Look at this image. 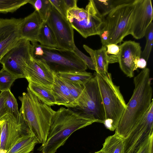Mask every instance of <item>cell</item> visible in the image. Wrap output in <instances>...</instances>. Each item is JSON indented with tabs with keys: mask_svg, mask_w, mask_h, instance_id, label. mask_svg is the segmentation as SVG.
Listing matches in <instances>:
<instances>
[{
	"mask_svg": "<svg viewBox=\"0 0 153 153\" xmlns=\"http://www.w3.org/2000/svg\"><path fill=\"white\" fill-rule=\"evenodd\" d=\"M152 79L147 68L134 79V88L115 130V133L126 139L153 104Z\"/></svg>",
	"mask_w": 153,
	"mask_h": 153,
	"instance_id": "6da1fadb",
	"label": "cell"
},
{
	"mask_svg": "<svg viewBox=\"0 0 153 153\" xmlns=\"http://www.w3.org/2000/svg\"><path fill=\"white\" fill-rule=\"evenodd\" d=\"M93 123L77 115L69 108L61 107L53 115L46 140L39 148L42 153H55L76 131Z\"/></svg>",
	"mask_w": 153,
	"mask_h": 153,
	"instance_id": "7a4b0ae2",
	"label": "cell"
},
{
	"mask_svg": "<svg viewBox=\"0 0 153 153\" xmlns=\"http://www.w3.org/2000/svg\"><path fill=\"white\" fill-rule=\"evenodd\" d=\"M27 91L19 97L22 103L19 113L38 143L42 145L46 140L51 120L56 111L41 101L28 87Z\"/></svg>",
	"mask_w": 153,
	"mask_h": 153,
	"instance_id": "3957f363",
	"label": "cell"
},
{
	"mask_svg": "<svg viewBox=\"0 0 153 153\" xmlns=\"http://www.w3.org/2000/svg\"><path fill=\"white\" fill-rule=\"evenodd\" d=\"M32 43L33 58L45 63L55 74L85 71L87 66L73 51L45 47Z\"/></svg>",
	"mask_w": 153,
	"mask_h": 153,
	"instance_id": "277c9868",
	"label": "cell"
},
{
	"mask_svg": "<svg viewBox=\"0 0 153 153\" xmlns=\"http://www.w3.org/2000/svg\"><path fill=\"white\" fill-rule=\"evenodd\" d=\"M96 73L105 111L103 124L107 128L113 131L117 126L126 104L120 87L113 82L111 74Z\"/></svg>",
	"mask_w": 153,
	"mask_h": 153,
	"instance_id": "5b68a950",
	"label": "cell"
},
{
	"mask_svg": "<svg viewBox=\"0 0 153 153\" xmlns=\"http://www.w3.org/2000/svg\"><path fill=\"white\" fill-rule=\"evenodd\" d=\"M135 0H117L114 8L103 17L102 26L108 31V45L120 43L129 34Z\"/></svg>",
	"mask_w": 153,
	"mask_h": 153,
	"instance_id": "8992f818",
	"label": "cell"
},
{
	"mask_svg": "<svg viewBox=\"0 0 153 153\" xmlns=\"http://www.w3.org/2000/svg\"><path fill=\"white\" fill-rule=\"evenodd\" d=\"M75 107L69 108L79 117L93 123H104L105 114L96 72L77 100Z\"/></svg>",
	"mask_w": 153,
	"mask_h": 153,
	"instance_id": "52a82bcc",
	"label": "cell"
},
{
	"mask_svg": "<svg viewBox=\"0 0 153 153\" xmlns=\"http://www.w3.org/2000/svg\"><path fill=\"white\" fill-rule=\"evenodd\" d=\"M67 19L73 28L85 38L99 35L103 23L93 0L89 1L85 9L77 7L68 10Z\"/></svg>",
	"mask_w": 153,
	"mask_h": 153,
	"instance_id": "ba28073f",
	"label": "cell"
},
{
	"mask_svg": "<svg viewBox=\"0 0 153 153\" xmlns=\"http://www.w3.org/2000/svg\"><path fill=\"white\" fill-rule=\"evenodd\" d=\"M32 45L28 40L21 39L0 61L3 68L18 78H25V71L33 59Z\"/></svg>",
	"mask_w": 153,
	"mask_h": 153,
	"instance_id": "9c48e42d",
	"label": "cell"
},
{
	"mask_svg": "<svg viewBox=\"0 0 153 153\" xmlns=\"http://www.w3.org/2000/svg\"><path fill=\"white\" fill-rule=\"evenodd\" d=\"M153 136V104L125 139L124 153H137Z\"/></svg>",
	"mask_w": 153,
	"mask_h": 153,
	"instance_id": "30bf717a",
	"label": "cell"
},
{
	"mask_svg": "<svg viewBox=\"0 0 153 153\" xmlns=\"http://www.w3.org/2000/svg\"><path fill=\"white\" fill-rule=\"evenodd\" d=\"M55 36L58 48L73 51L75 44L74 29L67 18L53 6L46 20Z\"/></svg>",
	"mask_w": 153,
	"mask_h": 153,
	"instance_id": "8fae6325",
	"label": "cell"
},
{
	"mask_svg": "<svg viewBox=\"0 0 153 153\" xmlns=\"http://www.w3.org/2000/svg\"><path fill=\"white\" fill-rule=\"evenodd\" d=\"M153 19L152 0H135L129 34L137 39L142 38Z\"/></svg>",
	"mask_w": 153,
	"mask_h": 153,
	"instance_id": "7c38bea8",
	"label": "cell"
},
{
	"mask_svg": "<svg viewBox=\"0 0 153 153\" xmlns=\"http://www.w3.org/2000/svg\"><path fill=\"white\" fill-rule=\"evenodd\" d=\"M22 18H0V61L21 39Z\"/></svg>",
	"mask_w": 153,
	"mask_h": 153,
	"instance_id": "4fadbf2b",
	"label": "cell"
},
{
	"mask_svg": "<svg viewBox=\"0 0 153 153\" xmlns=\"http://www.w3.org/2000/svg\"><path fill=\"white\" fill-rule=\"evenodd\" d=\"M25 78L31 82L51 89L54 81V73L41 61L33 58L25 71Z\"/></svg>",
	"mask_w": 153,
	"mask_h": 153,
	"instance_id": "5bb4252c",
	"label": "cell"
},
{
	"mask_svg": "<svg viewBox=\"0 0 153 153\" xmlns=\"http://www.w3.org/2000/svg\"><path fill=\"white\" fill-rule=\"evenodd\" d=\"M118 63L120 69L129 78L134 76L135 63L141 58V48L134 41H125L121 45Z\"/></svg>",
	"mask_w": 153,
	"mask_h": 153,
	"instance_id": "9a60e30c",
	"label": "cell"
},
{
	"mask_svg": "<svg viewBox=\"0 0 153 153\" xmlns=\"http://www.w3.org/2000/svg\"><path fill=\"white\" fill-rule=\"evenodd\" d=\"M16 119L10 114L5 116L8 127V138L5 151L6 153L19 138L31 133L28 125L23 116Z\"/></svg>",
	"mask_w": 153,
	"mask_h": 153,
	"instance_id": "2e32d148",
	"label": "cell"
},
{
	"mask_svg": "<svg viewBox=\"0 0 153 153\" xmlns=\"http://www.w3.org/2000/svg\"><path fill=\"white\" fill-rule=\"evenodd\" d=\"M42 21L36 10L24 18L20 27L21 39L28 40L31 43L36 42V38Z\"/></svg>",
	"mask_w": 153,
	"mask_h": 153,
	"instance_id": "e0dca14e",
	"label": "cell"
},
{
	"mask_svg": "<svg viewBox=\"0 0 153 153\" xmlns=\"http://www.w3.org/2000/svg\"><path fill=\"white\" fill-rule=\"evenodd\" d=\"M54 75L51 90L55 98L56 105H63L68 108L75 107L77 103L72 96L68 88L57 74L54 73Z\"/></svg>",
	"mask_w": 153,
	"mask_h": 153,
	"instance_id": "ac0fdd59",
	"label": "cell"
},
{
	"mask_svg": "<svg viewBox=\"0 0 153 153\" xmlns=\"http://www.w3.org/2000/svg\"><path fill=\"white\" fill-rule=\"evenodd\" d=\"M83 47L90 54L96 69V72L99 74H105L108 72L109 58L107 54L106 46H102L98 50H94L84 45Z\"/></svg>",
	"mask_w": 153,
	"mask_h": 153,
	"instance_id": "d6986e66",
	"label": "cell"
},
{
	"mask_svg": "<svg viewBox=\"0 0 153 153\" xmlns=\"http://www.w3.org/2000/svg\"><path fill=\"white\" fill-rule=\"evenodd\" d=\"M38 143L33 135L30 134L19 139L6 153H33Z\"/></svg>",
	"mask_w": 153,
	"mask_h": 153,
	"instance_id": "ffe728a7",
	"label": "cell"
},
{
	"mask_svg": "<svg viewBox=\"0 0 153 153\" xmlns=\"http://www.w3.org/2000/svg\"><path fill=\"white\" fill-rule=\"evenodd\" d=\"M41 45L51 48H58L54 34L46 21H42L36 38Z\"/></svg>",
	"mask_w": 153,
	"mask_h": 153,
	"instance_id": "44dd1931",
	"label": "cell"
},
{
	"mask_svg": "<svg viewBox=\"0 0 153 153\" xmlns=\"http://www.w3.org/2000/svg\"><path fill=\"white\" fill-rule=\"evenodd\" d=\"M28 88L41 101L50 106L56 105L55 99L51 89L31 82H28Z\"/></svg>",
	"mask_w": 153,
	"mask_h": 153,
	"instance_id": "7402d4cb",
	"label": "cell"
},
{
	"mask_svg": "<svg viewBox=\"0 0 153 153\" xmlns=\"http://www.w3.org/2000/svg\"><path fill=\"white\" fill-rule=\"evenodd\" d=\"M124 140L115 133L106 138L101 150L105 153H124Z\"/></svg>",
	"mask_w": 153,
	"mask_h": 153,
	"instance_id": "603a6c76",
	"label": "cell"
},
{
	"mask_svg": "<svg viewBox=\"0 0 153 153\" xmlns=\"http://www.w3.org/2000/svg\"><path fill=\"white\" fill-rule=\"evenodd\" d=\"M57 74L62 79L84 85L93 76L92 73L86 71L73 73H60Z\"/></svg>",
	"mask_w": 153,
	"mask_h": 153,
	"instance_id": "cb8c5ba5",
	"label": "cell"
},
{
	"mask_svg": "<svg viewBox=\"0 0 153 153\" xmlns=\"http://www.w3.org/2000/svg\"><path fill=\"white\" fill-rule=\"evenodd\" d=\"M28 3L38 12L42 21H46L48 13L53 7L50 0H29Z\"/></svg>",
	"mask_w": 153,
	"mask_h": 153,
	"instance_id": "d4e9b609",
	"label": "cell"
},
{
	"mask_svg": "<svg viewBox=\"0 0 153 153\" xmlns=\"http://www.w3.org/2000/svg\"><path fill=\"white\" fill-rule=\"evenodd\" d=\"M29 0H0V13H13L28 3Z\"/></svg>",
	"mask_w": 153,
	"mask_h": 153,
	"instance_id": "484cf974",
	"label": "cell"
},
{
	"mask_svg": "<svg viewBox=\"0 0 153 153\" xmlns=\"http://www.w3.org/2000/svg\"><path fill=\"white\" fill-rule=\"evenodd\" d=\"M17 77L2 68L0 70V91L10 90V87Z\"/></svg>",
	"mask_w": 153,
	"mask_h": 153,
	"instance_id": "4316f807",
	"label": "cell"
},
{
	"mask_svg": "<svg viewBox=\"0 0 153 153\" xmlns=\"http://www.w3.org/2000/svg\"><path fill=\"white\" fill-rule=\"evenodd\" d=\"M5 104L7 111V114L12 115L16 119H19L20 114L17 100L10 90L6 91Z\"/></svg>",
	"mask_w": 153,
	"mask_h": 153,
	"instance_id": "83f0119b",
	"label": "cell"
},
{
	"mask_svg": "<svg viewBox=\"0 0 153 153\" xmlns=\"http://www.w3.org/2000/svg\"><path fill=\"white\" fill-rule=\"evenodd\" d=\"M145 36L146 39V43L144 49L142 51L141 57L147 62L149 57L152 48L153 43V23L152 22L145 33Z\"/></svg>",
	"mask_w": 153,
	"mask_h": 153,
	"instance_id": "f1b7e54d",
	"label": "cell"
},
{
	"mask_svg": "<svg viewBox=\"0 0 153 153\" xmlns=\"http://www.w3.org/2000/svg\"><path fill=\"white\" fill-rule=\"evenodd\" d=\"M99 13L103 17L107 14L115 6L117 0H93Z\"/></svg>",
	"mask_w": 153,
	"mask_h": 153,
	"instance_id": "f546056e",
	"label": "cell"
},
{
	"mask_svg": "<svg viewBox=\"0 0 153 153\" xmlns=\"http://www.w3.org/2000/svg\"><path fill=\"white\" fill-rule=\"evenodd\" d=\"M106 52L109 58V63L118 62L120 46L117 44H109L106 46Z\"/></svg>",
	"mask_w": 153,
	"mask_h": 153,
	"instance_id": "4dcf8cb0",
	"label": "cell"
},
{
	"mask_svg": "<svg viewBox=\"0 0 153 153\" xmlns=\"http://www.w3.org/2000/svg\"><path fill=\"white\" fill-rule=\"evenodd\" d=\"M62 80L68 88L72 96L77 103V100L84 88L85 85Z\"/></svg>",
	"mask_w": 153,
	"mask_h": 153,
	"instance_id": "1f68e13d",
	"label": "cell"
},
{
	"mask_svg": "<svg viewBox=\"0 0 153 153\" xmlns=\"http://www.w3.org/2000/svg\"><path fill=\"white\" fill-rule=\"evenodd\" d=\"M83 61L89 69L95 71L96 69L93 60L91 57H88L79 50L76 46H74L73 51Z\"/></svg>",
	"mask_w": 153,
	"mask_h": 153,
	"instance_id": "d6a6232c",
	"label": "cell"
},
{
	"mask_svg": "<svg viewBox=\"0 0 153 153\" xmlns=\"http://www.w3.org/2000/svg\"><path fill=\"white\" fill-rule=\"evenodd\" d=\"M53 6L63 16L67 19V10L64 0H50Z\"/></svg>",
	"mask_w": 153,
	"mask_h": 153,
	"instance_id": "836d02e7",
	"label": "cell"
},
{
	"mask_svg": "<svg viewBox=\"0 0 153 153\" xmlns=\"http://www.w3.org/2000/svg\"><path fill=\"white\" fill-rule=\"evenodd\" d=\"M6 91L0 93V120L7 114L5 102Z\"/></svg>",
	"mask_w": 153,
	"mask_h": 153,
	"instance_id": "e575fe53",
	"label": "cell"
},
{
	"mask_svg": "<svg viewBox=\"0 0 153 153\" xmlns=\"http://www.w3.org/2000/svg\"><path fill=\"white\" fill-rule=\"evenodd\" d=\"M153 136L144 145L137 153H153Z\"/></svg>",
	"mask_w": 153,
	"mask_h": 153,
	"instance_id": "d590c367",
	"label": "cell"
},
{
	"mask_svg": "<svg viewBox=\"0 0 153 153\" xmlns=\"http://www.w3.org/2000/svg\"><path fill=\"white\" fill-rule=\"evenodd\" d=\"M147 62L145 59L141 57L137 60L135 63V71L138 68L143 69L146 68Z\"/></svg>",
	"mask_w": 153,
	"mask_h": 153,
	"instance_id": "8d00e7d4",
	"label": "cell"
},
{
	"mask_svg": "<svg viewBox=\"0 0 153 153\" xmlns=\"http://www.w3.org/2000/svg\"><path fill=\"white\" fill-rule=\"evenodd\" d=\"M67 10L76 8L77 7V0H64Z\"/></svg>",
	"mask_w": 153,
	"mask_h": 153,
	"instance_id": "74e56055",
	"label": "cell"
},
{
	"mask_svg": "<svg viewBox=\"0 0 153 153\" xmlns=\"http://www.w3.org/2000/svg\"><path fill=\"white\" fill-rule=\"evenodd\" d=\"M2 123V120L1 119L0 120V140H1V133Z\"/></svg>",
	"mask_w": 153,
	"mask_h": 153,
	"instance_id": "f35d334b",
	"label": "cell"
},
{
	"mask_svg": "<svg viewBox=\"0 0 153 153\" xmlns=\"http://www.w3.org/2000/svg\"><path fill=\"white\" fill-rule=\"evenodd\" d=\"M94 153H105L102 151L101 150H100L99 151L95 152Z\"/></svg>",
	"mask_w": 153,
	"mask_h": 153,
	"instance_id": "ab89813d",
	"label": "cell"
}]
</instances>
